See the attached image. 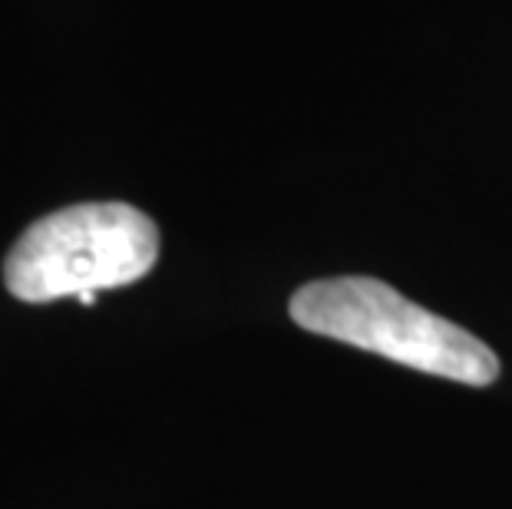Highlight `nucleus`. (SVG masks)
I'll return each mask as SVG.
<instances>
[{"instance_id":"2","label":"nucleus","mask_w":512,"mask_h":509,"mask_svg":"<svg viewBox=\"0 0 512 509\" xmlns=\"http://www.w3.org/2000/svg\"><path fill=\"white\" fill-rule=\"evenodd\" d=\"M159 258V229L126 202H83L43 215L4 262L14 298L47 305L86 291L133 285Z\"/></svg>"},{"instance_id":"3","label":"nucleus","mask_w":512,"mask_h":509,"mask_svg":"<svg viewBox=\"0 0 512 509\" xmlns=\"http://www.w3.org/2000/svg\"><path fill=\"white\" fill-rule=\"evenodd\" d=\"M76 301H80V305H86V308H93L96 305V291H86V295H80Z\"/></svg>"},{"instance_id":"1","label":"nucleus","mask_w":512,"mask_h":509,"mask_svg":"<svg viewBox=\"0 0 512 509\" xmlns=\"http://www.w3.org/2000/svg\"><path fill=\"white\" fill-rule=\"evenodd\" d=\"M291 318L321 338L354 344L413 371L470 387H489L499 377V357L460 324L403 298L380 278H321L291 295Z\"/></svg>"}]
</instances>
